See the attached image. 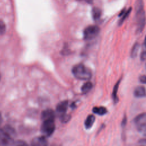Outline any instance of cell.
<instances>
[{
	"mask_svg": "<svg viewBox=\"0 0 146 146\" xmlns=\"http://www.w3.org/2000/svg\"><path fill=\"white\" fill-rule=\"evenodd\" d=\"M135 13L137 30L141 31L143 30L145 26L146 20L143 0H137L136 2Z\"/></svg>",
	"mask_w": 146,
	"mask_h": 146,
	"instance_id": "cell-1",
	"label": "cell"
},
{
	"mask_svg": "<svg viewBox=\"0 0 146 146\" xmlns=\"http://www.w3.org/2000/svg\"><path fill=\"white\" fill-rule=\"evenodd\" d=\"M74 76L80 80H88L91 77V71L82 64L75 66L72 70Z\"/></svg>",
	"mask_w": 146,
	"mask_h": 146,
	"instance_id": "cell-2",
	"label": "cell"
},
{
	"mask_svg": "<svg viewBox=\"0 0 146 146\" xmlns=\"http://www.w3.org/2000/svg\"><path fill=\"white\" fill-rule=\"evenodd\" d=\"M13 143L11 129H0V146L11 145Z\"/></svg>",
	"mask_w": 146,
	"mask_h": 146,
	"instance_id": "cell-3",
	"label": "cell"
},
{
	"mask_svg": "<svg viewBox=\"0 0 146 146\" xmlns=\"http://www.w3.org/2000/svg\"><path fill=\"white\" fill-rule=\"evenodd\" d=\"M55 128L54 120H43L41 125V131L44 135L49 136L53 133Z\"/></svg>",
	"mask_w": 146,
	"mask_h": 146,
	"instance_id": "cell-4",
	"label": "cell"
},
{
	"mask_svg": "<svg viewBox=\"0 0 146 146\" xmlns=\"http://www.w3.org/2000/svg\"><path fill=\"white\" fill-rule=\"evenodd\" d=\"M100 29L96 25H90L87 27L83 32V36L85 40H91L95 38L99 34Z\"/></svg>",
	"mask_w": 146,
	"mask_h": 146,
	"instance_id": "cell-5",
	"label": "cell"
},
{
	"mask_svg": "<svg viewBox=\"0 0 146 146\" xmlns=\"http://www.w3.org/2000/svg\"><path fill=\"white\" fill-rule=\"evenodd\" d=\"M68 102L67 100L62 101L58 104L56 110L60 116L66 113V112L68 107Z\"/></svg>",
	"mask_w": 146,
	"mask_h": 146,
	"instance_id": "cell-6",
	"label": "cell"
},
{
	"mask_svg": "<svg viewBox=\"0 0 146 146\" xmlns=\"http://www.w3.org/2000/svg\"><path fill=\"white\" fill-rule=\"evenodd\" d=\"M55 113L51 109H47L43 111L42 113V120H54Z\"/></svg>",
	"mask_w": 146,
	"mask_h": 146,
	"instance_id": "cell-7",
	"label": "cell"
},
{
	"mask_svg": "<svg viewBox=\"0 0 146 146\" xmlns=\"http://www.w3.org/2000/svg\"><path fill=\"white\" fill-rule=\"evenodd\" d=\"M31 145L35 146H44L47 145V141L44 136L37 137L33 140Z\"/></svg>",
	"mask_w": 146,
	"mask_h": 146,
	"instance_id": "cell-8",
	"label": "cell"
},
{
	"mask_svg": "<svg viewBox=\"0 0 146 146\" xmlns=\"http://www.w3.org/2000/svg\"><path fill=\"white\" fill-rule=\"evenodd\" d=\"M134 95L137 98H142L146 96V90L143 86L137 87L134 91Z\"/></svg>",
	"mask_w": 146,
	"mask_h": 146,
	"instance_id": "cell-9",
	"label": "cell"
},
{
	"mask_svg": "<svg viewBox=\"0 0 146 146\" xmlns=\"http://www.w3.org/2000/svg\"><path fill=\"white\" fill-rule=\"evenodd\" d=\"M146 122V113H141L136 116L135 119V123L137 125Z\"/></svg>",
	"mask_w": 146,
	"mask_h": 146,
	"instance_id": "cell-10",
	"label": "cell"
},
{
	"mask_svg": "<svg viewBox=\"0 0 146 146\" xmlns=\"http://www.w3.org/2000/svg\"><path fill=\"white\" fill-rule=\"evenodd\" d=\"M95 117L94 116V115H90L87 116V117L86 118V120H85V122H84V125H85V127L86 128H91L94 121H95Z\"/></svg>",
	"mask_w": 146,
	"mask_h": 146,
	"instance_id": "cell-11",
	"label": "cell"
},
{
	"mask_svg": "<svg viewBox=\"0 0 146 146\" xmlns=\"http://www.w3.org/2000/svg\"><path fill=\"white\" fill-rule=\"evenodd\" d=\"M94 113L98 114L99 115H103L106 114L107 112V109L104 107H95L92 109Z\"/></svg>",
	"mask_w": 146,
	"mask_h": 146,
	"instance_id": "cell-12",
	"label": "cell"
},
{
	"mask_svg": "<svg viewBox=\"0 0 146 146\" xmlns=\"http://www.w3.org/2000/svg\"><path fill=\"white\" fill-rule=\"evenodd\" d=\"M92 17L95 20H98L100 17H101V14H102V12L100 9L98 8V7H95L92 10Z\"/></svg>",
	"mask_w": 146,
	"mask_h": 146,
	"instance_id": "cell-13",
	"label": "cell"
},
{
	"mask_svg": "<svg viewBox=\"0 0 146 146\" xmlns=\"http://www.w3.org/2000/svg\"><path fill=\"white\" fill-rule=\"evenodd\" d=\"M92 87V84L91 82H87L86 83H85L81 88L82 91L83 93H87L88 92Z\"/></svg>",
	"mask_w": 146,
	"mask_h": 146,
	"instance_id": "cell-14",
	"label": "cell"
},
{
	"mask_svg": "<svg viewBox=\"0 0 146 146\" xmlns=\"http://www.w3.org/2000/svg\"><path fill=\"white\" fill-rule=\"evenodd\" d=\"M120 81L119 80L115 85L114 87H113V92H112V98L113 99V101L115 102H116L117 100V92L118 90V88H119V85L120 83Z\"/></svg>",
	"mask_w": 146,
	"mask_h": 146,
	"instance_id": "cell-15",
	"label": "cell"
},
{
	"mask_svg": "<svg viewBox=\"0 0 146 146\" xmlns=\"http://www.w3.org/2000/svg\"><path fill=\"white\" fill-rule=\"evenodd\" d=\"M131 8H129L128 10H127L125 11H123V12H122L121 13V14L120 15H121V18L119 21V24H121L124 21V20L126 19V18L129 15V13H131Z\"/></svg>",
	"mask_w": 146,
	"mask_h": 146,
	"instance_id": "cell-16",
	"label": "cell"
},
{
	"mask_svg": "<svg viewBox=\"0 0 146 146\" xmlns=\"http://www.w3.org/2000/svg\"><path fill=\"white\" fill-rule=\"evenodd\" d=\"M138 130L143 135L146 136V122L137 126Z\"/></svg>",
	"mask_w": 146,
	"mask_h": 146,
	"instance_id": "cell-17",
	"label": "cell"
},
{
	"mask_svg": "<svg viewBox=\"0 0 146 146\" xmlns=\"http://www.w3.org/2000/svg\"><path fill=\"white\" fill-rule=\"evenodd\" d=\"M139 44L137 43L135 45H134V46L132 48V52H131V55L132 57H135L136 56V55H137L138 50H139Z\"/></svg>",
	"mask_w": 146,
	"mask_h": 146,
	"instance_id": "cell-18",
	"label": "cell"
},
{
	"mask_svg": "<svg viewBox=\"0 0 146 146\" xmlns=\"http://www.w3.org/2000/svg\"><path fill=\"white\" fill-rule=\"evenodd\" d=\"M60 120L62 122H67L70 120V116L68 115H67V114L64 113V114L60 116Z\"/></svg>",
	"mask_w": 146,
	"mask_h": 146,
	"instance_id": "cell-19",
	"label": "cell"
},
{
	"mask_svg": "<svg viewBox=\"0 0 146 146\" xmlns=\"http://www.w3.org/2000/svg\"><path fill=\"white\" fill-rule=\"evenodd\" d=\"M6 30V26L2 21H0V35L3 34Z\"/></svg>",
	"mask_w": 146,
	"mask_h": 146,
	"instance_id": "cell-20",
	"label": "cell"
},
{
	"mask_svg": "<svg viewBox=\"0 0 146 146\" xmlns=\"http://www.w3.org/2000/svg\"><path fill=\"white\" fill-rule=\"evenodd\" d=\"M139 80H140V81L142 83L146 84V75H142V76H141L139 78Z\"/></svg>",
	"mask_w": 146,
	"mask_h": 146,
	"instance_id": "cell-21",
	"label": "cell"
},
{
	"mask_svg": "<svg viewBox=\"0 0 146 146\" xmlns=\"http://www.w3.org/2000/svg\"><path fill=\"white\" fill-rule=\"evenodd\" d=\"M146 58V50H144L141 54V59L142 60H144Z\"/></svg>",
	"mask_w": 146,
	"mask_h": 146,
	"instance_id": "cell-22",
	"label": "cell"
},
{
	"mask_svg": "<svg viewBox=\"0 0 146 146\" xmlns=\"http://www.w3.org/2000/svg\"><path fill=\"white\" fill-rule=\"evenodd\" d=\"M15 145H25L26 143L22 141H18L14 143Z\"/></svg>",
	"mask_w": 146,
	"mask_h": 146,
	"instance_id": "cell-23",
	"label": "cell"
},
{
	"mask_svg": "<svg viewBox=\"0 0 146 146\" xmlns=\"http://www.w3.org/2000/svg\"><path fill=\"white\" fill-rule=\"evenodd\" d=\"M139 143L143 145H146V139H143L139 140Z\"/></svg>",
	"mask_w": 146,
	"mask_h": 146,
	"instance_id": "cell-24",
	"label": "cell"
},
{
	"mask_svg": "<svg viewBox=\"0 0 146 146\" xmlns=\"http://www.w3.org/2000/svg\"><path fill=\"white\" fill-rule=\"evenodd\" d=\"M79 1H84L87 3H89V4H91L92 3V2H93V0H79Z\"/></svg>",
	"mask_w": 146,
	"mask_h": 146,
	"instance_id": "cell-25",
	"label": "cell"
},
{
	"mask_svg": "<svg viewBox=\"0 0 146 146\" xmlns=\"http://www.w3.org/2000/svg\"><path fill=\"white\" fill-rule=\"evenodd\" d=\"M144 46H145V47L146 48V36H145V39H144Z\"/></svg>",
	"mask_w": 146,
	"mask_h": 146,
	"instance_id": "cell-26",
	"label": "cell"
},
{
	"mask_svg": "<svg viewBox=\"0 0 146 146\" xmlns=\"http://www.w3.org/2000/svg\"><path fill=\"white\" fill-rule=\"evenodd\" d=\"M2 116H1V115L0 113V124H1V122H2Z\"/></svg>",
	"mask_w": 146,
	"mask_h": 146,
	"instance_id": "cell-27",
	"label": "cell"
},
{
	"mask_svg": "<svg viewBox=\"0 0 146 146\" xmlns=\"http://www.w3.org/2000/svg\"><path fill=\"white\" fill-rule=\"evenodd\" d=\"M145 67H146V64H145Z\"/></svg>",
	"mask_w": 146,
	"mask_h": 146,
	"instance_id": "cell-28",
	"label": "cell"
},
{
	"mask_svg": "<svg viewBox=\"0 0 146 146\" xmlns=\"http://www.w3.org/2000/svg\"><path fill=\"white\" fill-rule=\"evenodd\" d=\"M0 78H1V76H0Z\"/></svg>",
	"mask_w": 146,
	"mask_h": 146,
	"instance_id": "cell-29",
	"label": "cell"
}]
</instances>
